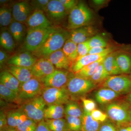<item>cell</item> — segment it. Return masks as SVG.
Returning a JSON list of instances; mask_svg holds the SVG:
<instances>
[{"label":"cell","mask_w":131,"mask_h":131,"mask_svg":"<svg viewBox=\"0 0 131 131\" xmlns=\"http://www.w3.org/2000/svg\"><path fill=\"white\" fill-rule=\"evenodd\" d=\"M70 35L68 31L60 28L52 34L32 54L37 58L48 59L53 52L63 48L65 42L69 39Z\"/></svg>","instance_id":"cell-1"},{"label":"cell","mask_w":131,"mask_h":131,"mask_svg":"<svg viewBox=\"0 0 131 131\" xmlns=\"http://www.w3.org/2000/svg\"><path fill=\"white\" fill-rule=\"evenodd\" d=\"M93 18L91 10L84 3L80 2L70 12L67 28L72 30L91 25Z\"/></svg>","instance_id":"cell-2"},{"label":"cell","mask_w":131,"mask_h":131,"mask_svg":"<svg viewBox=\"0 0 131 131\" xmlns=\"http://www.w3.org/2000/svg\"><path fill=\"white\" fill-rule=\"evenodd\" d=\"M106 114L117 125L131 122V106L126 101H115L105 107Z\"/></svg>","instance_id":"cell-3"},{"label":"cell","mask_w":131,"mask_h":131,"mask_svg":"<svg viewBox=\"0 0 131 131\" xmlns=\"http://www.w3.org/2000/svg\"><path fill=\"white\" fill-rule=\"evenodd\" d=\"M96 85L90 79L77 76L70 74L66 88L71 100L83 98L96 86Z\"/></svg>","instance_id":"cell-4"},{"label":"cell","mask_w":131,"mask_h":131,"mask_svg":"<svg viewBox=\"0 0 131 131\" xmlns=\"http://www.w3.org/2000/svg\"><path fill=\"white\" fill-rule=\"evenodd\" d=\"M59 29L52 26L48 28L29 29L25 39L24 48L27 51L32 52L35 51L52 34Z\"/></svg>","instance_id":"cell-5"},{"label":"cell","mask_w":131,"mask_h":131,"mask_svg":"<svg viewBox=\"0 0 131 131\" xmlns=\"http://www.w3.org/2000/svg\"><path fill=\"white\" fill-rule=\"evenodd\" d=\"M46 105L40 95L24 102L20 109L28 118L33 120L38 124L44 119Z\"/></svg>","instance_id":"cell-6"},{"label":"cell","mask_w":131,"mask_h":131,"mask_svg":"<svg viewBox=\"0 0 131 131\" xmlns=\"http://www.w3.org/2000/svg\"><path fill=\"white\" fill-rule=\"evenodd\" d=\"M102 88H107L121 95L131 91V77L126 74L110 75L101 83Z\"/></svg>","instance_id":"cell-7"},{"label":"cell","mask_w":131,"mask_h":131,"mask_svg":"<svg viewBox=\"0 0 131 131\" xmlns=\"http://www.w3.org/2000/svg\"><path fill=\"white\" fill-rule=\"evenodd\" d=\"M45 88L41 81L34 77L20 84L18 92L19 102H26L40 96Z\"/></svg>","instance_id":"cell-8"},{"label":"cell","mask_w":131,"mask_h":131,"mask_svg":"<svg viewBox=\"0 0 131 131\" xmlns=\"http://www.w3.org/2000/svg\"><path fill=\"white\" fill-rule=\"evenodd\" d=\"M41 96L48 106L63 105L71 100L66 87L62 88L45 87Z\"/></svg>","instance_id":"cell-9"},{"label":"cell","mask_w":131,"mask_h":131,"mask_svg":"<svg viewBox=\"0 0 131 131\" xmlns=\"http://www.w3.org/2000/svg\"><path fill=\"white\" fill-rule=\"evenodd\" d=\"M70 74L68 71L56 70L40 81L45 87L63 88L66 87Z\"/></svg>","instance_id":"cell-10"},{"label":"cell","mask_w":131,"mask_h":131,"mask_svg":"<svg viewBox=\"0 0 131 131\" xmlns=\"http://www.w3.org/2000/svg\"><path fill=\"white\" fill-rule=\"evenodd\" d=\"M33 77L39 80L50 74L56 70L54 66L48 59H39L31 69Z\"/></svg>","instance_id":"cell-11"},{"label":"cell","mask_w":131,"mask_h":131,"mask_svg":"<svg viewBox=\"0 0 131 131\" xmlns=\"http://www.w3.org/2000/svg\"><path fill=\"white\" fill-rule=\"evenodd\" d=\"M97 30L93 26L89 25L71 30L69 39L77 45L86 42L95 35Z\"/></svg>","instance_id":"cell-12"},{"label":"cell","mask_w":131,"mask_h":131,"mask_svg":"<svg viewBox=\"0 0 131 131\" xmlns=\"http://www.w3.org/2000/svg\"><path fill=\"white\" fill-rule=\"evenodd\" d=\"M37 58L29 51L16 54L8 59L7 63L9 65L16 66L31 69L37 61Z\"/></svg>","instance_id":"cell-13"},{"label":"cell","mask_w":131,"mask_h":131,"mask_svg":"<svg viewBox=\"0 0 131 131\" xmlns=\"http://www.w3.org/2000/svg\"><path fill=\"white\" fill-rule=\"evenodd\" d=\"M33 8L28 2L21 1L15 3L12 9L13 18L15 21L24 23L25 22Z\"/></svg>","instance_id":"cell-14"},{"label":"cell","mask_w":131,"mask_h":131,"mask_svg":"<svg viewBox=\"0 0 131 131\" xmlns=\"http://www.w3.org/2000/svg\"><path fill=\"white\" fill-rule=\"evenodd\" d=\"M26 24L29 29L51 27L50 22L45 15L43 12L35 10L29 16Z\"/></svg>","instance_id":"cell-15"},{"label":"cell","mask_w":131,"mask_h":131,"mask_svg":"<svg viewBox=\"0 0 131 131\" xmlns=\"http://www.w3.org/2000/svg\"><path fill=\"white\" fill-rule=\"evenodd\" d=\"M113 50L110 47L106 51L99 54H88L78 59L72 66V71L74 74L77 73L83 68L90 64L98 61L101 59L105 57L112 52Z\"/></svg>","instance_id":"cell-16"},{"label":"cell","mask_w":131,"mask_h":131,"mask_svg":"<svg viewBox=\"0 0 131 131\" xmlns=\"http://www.w3.org/2000/svg\"><path fill=\"white\" fill-rule=\"evenodd\" d=\"M120 95L110 89L101 88L95 92V98L96 101L101 105H107L115 101Z\"/></svg>","instance_id":"cell-17"},{"label":"cell","mask_w":131,"mask_h":131,"mask_svg":"<svg viewBox=\"0 0 131 131\" xmlns=\"http://www.w3.org/2000/svg\"><path fill=\"white\" fill-rule=\"evenodd\" d=\"M67 12L59 0H51L48 3L46 12L52 18L59 20L66 16Z\"/></svg>","instance_id":"cell-18"},{"label":"cell","mask_w":131,"mask_h":131,"mask_svg":"<svg viewBox=\"0 0 131 131\" xmlns=\"http://www.w3.org/2000/svg\"><path fill=\"white\" fill-rule=\"evenodd\" d=\"M48 59L57 69H69L72 63L69 60L61 49L52 53Z\"/></svg>","instance_id":"cell-19"},{"label":"cell","mask_w":131,"mask_h":131,"mask_svg":"<svg viewBox=\"0 0 131 131\" xmlns=\"http://www.w3.org/2000/svg\"><path fill=\"white\" fill-rule=\"evenodd\" d=\"M18 80L20 84L28 81L33 77L30 69L9 65L7 70Z\"/></svg>","instance_id":"cell-20"},{"label":"cell","mask_w":131,"mask_h":131,"mask_svg":"<svg viewBox=\"0 0 131 131\" xmlns=\"http://www.w3.org/2000/svg\"><path fill=\"white\" fill-rule=\"evenodd\" d=\"M116 59L122 74L127 75L131 73V56L130 54L125 52L118 51Z\"/></svg>","instance_id":"cell-21"},{"label":"cell","mask_w":131,"mask_h":131,"mask_svg":"<svg viewBox=\"0 0 131 131\" xmlns=\"http://www.w3.org/2000/svg\"><path fill=\"white\" fill-rule=\"evenodd\" d=\"M1 83L18 94L20 83L8 71L4 70L0 74Z\"/></svg>","instance_id":"cell-22"},{"label":"cell","mask_w":131,"mask_h":131,"mask_svg":"<svg viewBox=\"0 0 131 131\" xmlns=\"http://www.w3.org/2000/svg\"><path fill=\"white\" fill-rule=\"evenodd\" d=\"M117 52L113 51L105 58L103 62L106 70L110 75L122 74L116 59Z\"/></svg>","instance_id":"cell-23"},{"label":"cell","mask_w":131,"mask_h":131,"mask_svg":"<svg viewBox=\"0 0 131 131\" xmlns=\"http://www.w3.org/2000/svg\"><path fill=\"white\" fill-rule=\"evenodd\" d=\"M82 124V131H98L101 124L93 118L91 112L84 109L81 118Z\"/></svg>","instance_id":"cell-24"},{"label":"cell","mask_w":131,"mask_h":131,"mask_svg":"<svg viewBox=\"0 0 131 131\" xmlns=\"http://www.w3.org/2000/svg\"><path fill=\"white\" fill-rule=\"evenodd\" d=\"M8 125L12 128H16L28 118L20 109L9 111L6 115Z\"/></svg>","instance_id":"cell-25"},{"label":"cell","mask_w":131,"mask_h":131,"mask_svg":"<svg viewBox=\"0 0 131 131\" xmlns=\"http://www.w3.org/2000/svg\"><path fill=\"white\" fill-rule=\"evenodd\" d=\"M65 115V107L62 105H53L46 108L44 119L62 118Z\"/></svg>","instance_id":"cell-26"},{"label":"cell","mask_w":131,"mask_h":131,"mask_svg":"<svg viewBox=\"0 0 131 131\" xmlns=\"http://www.w3.org/2000/svg\"><path fill=\"white\" fill-rule=\"evenodd\" d=\"M9 31L16 42L23 40L26 31V27L23 23L14 20L9 25Z\"/></svg>","instance_id":"cell-27"},{"label":"cell","mask_w":131,"mask_h":131,"mask_svg":"<svg viewBox=\"0 0 131 131\" xmlns=\"http://www.w3.org/2000/svg\"><path fill=\"white\" fill-rule=\"evenodd\" d=\"M77 45L69 39L62 49L64 53L71 63L75 62L78 58Z\"/></svg>","instance_id":"cell-28"},{"label":"cell","mask_w":131,"mask_h":131,"mask_svg":"<svg viewBox=\"0 0 131 131\" xmlns=\"http://www.w3.org/2000/svg\"><path fill=\"white\" fill-rule=\"evenodd\" d=\"M105 57L101 59L98 61L85 66L78 72L74 74L77 76L85 79H89L93 74L96 68L101 64L103 63Z\"/></svg>","instance_id":"cell-29"},{"label":"cell","mask_w":131,"mask_h":131,"mask_svg":"<svg viewBox=\"0 0 131 131\" xmlns=\"http://www.w3.org/2000/svg\"><path fill=\"white\" fill-rule=\"evenodd\" d=\"M44 120L47 126L52 131H69L66 119Z\"/></svg>","instance_id":"cell-30"},{"label":"cell","mask_w":131,"mask_h":131,"mask_svg":"<svg viewBox=\"0 0 131 131\" xmlns=\"http://www.w3.org/2000/svg\"><path fill=\"white\" fill-rule=\"evenodd\" d=\"M1 46L7 50L12 51L15 47L14 39L9 31L3 30L0 35Z\"/></svg>","instance_id":"cell-31"},{"label":"cell","mask_w":131,"mask_h":131,"mask_svg":"<svg viewBox=\"0 0 131 131\" xmlns=\"http://www.w3.org/2000/svg\"><path fill=\"white\" fill-rule=\"evenodd\" d=\"M84 109L83 110L80 105L74 101H71L66 104L65 115L81 118Z\"/></svg>","instance_id":"cell-32"},{"label":"cell","mask_w":131,"mask_h":131,"mask_svg":"<svg viewBox=\"0 0 131 131\" xmlns=\"http://www.w3.org/2000/svg\"><path fill=\"white\" fill-rule=\"evenodd\" d=\"M110 76L102 63L96 68L93 74L89 79L96 85L98 83L101 84Z\"/></svg>","instance_id":"cell-33"},{"label":"cell","mask_w":131,"mask_h":131,"mask_svg":"<svg viewBox=\"0 0 131 131\" xmlns=\"http://www.w3.org/2000/svg\"><path fill=\"white\" fill-rule=\"evenodd\" d=\"M0 96L1 98L9 102H19L18 94L0 83Z\"/></svg>","instance_id":"cell-34"},{"label":"cell","mask_w":131,"mask_h":131,"mask_svg":"<svg viewBox=\"0 0 131 131\" xmlns=\"http://www.w3.org/2000/svg\"><path fill=\"white\" fill-rule=\"evenodd\" d=\"M12 9L7 7H2L0 8V24L1 26H9L12 21Z\"/></svg>","instance_id":"cell-35"},{"label":"cell","mask_w":131,"mask_h":131,"mask_svg":"<svg viewBox=\"0 0 131 131\" xmlns=\"http://www.w3.org/2000/svg\"><path fill=\"white\" fill-rule=\"evenodd\" d=\"M69 131H82V124L81 118L65 115Z\"/></svg>","instance_id":"cell-36"},{"label":"cell","mask_w":131,"mask_h":131,"mask_svg":"<svg viewBox=\"0 0 131 131\" xmlns=\"http://www.w3.org/2000/svg\"><path fill=\"white\" fill-rule=\"evenodd\" d=\"M90 48L95 47H108V44L105 39L100 35H96L88 40Z\"/></svg>","instance_id":"cell-37"},{"label":"cell","mask_w":131,"mask_h":131,"mask_svg":"<svg viewBox=\"0 0 131 131\" xmlns=\"http://www.w3.org/2000/svg\"><path fill=\"white\" fill-rule=\"evenodd\" d=\"M37 125L34 121L28 118L16 128L19 131H35Z\"/></svg>","instance_id":"cell-38"},{"label":"cell","mask_w":131,"mask_h":131,"mask_svg":"<svg viewBox=\"0 0 131 131\" xmlns=\"http://www.w3.org/2000/svg\"><path fill=\"white\" fill-rule=\"evenodd\" d=\"M49 0H34L31 1V5L35 10H40L46 12Z\"/></svg>","instance_id":"cell-39"},{"label":"cell","mask_w":131,"mask_h":131,"mask_svg":"<svg viewBox=\"0 0 131 131\" xmlns=\"http://www.w3.org/2000/svg\"><path fill=\"white\" fill-rule=\"evenodd\" d=\"M90 49V48L88 43V40L86 42L78 45L77 50L78 53V58L77 60L81 58L82 57L85 56L89 54Z\"/></svg>","instance_id":"cell-40"},{"label":"cell","mask_w":131,"mask_h":131,"mask_svg":"<svg viewBox=\"0 0 131 131\" xmlns=\"http://www.w3.org/2000/svg\"><path fill=\"white\" fill-rule=\"evenodd\" d=\"M98 131H118L117 125L110 119L101 123Z\"/></svg>","instance_id":"cell-41"},{"label":"cell","mask_w":131,"mask_h":131,"mask_svg":"<svg viewBox=\"0 0 131 131\" xmlns=\"http://www.w3.org/2000/svg\"><path fill=\"white\" fill-rule=\"evenodd\" d=\"M91 114L94 119L101 123L105 122L108 118L106 114L98 109H95L92 111Z\"/></svg>","instance_id":"cell-42"},{"label":"cell","mask_w":131,"mask_h":131,"mask_svg":"<svg viewBox=\"0 0 131 131\" xmlns=\"http://www.w3.org/2000/svg\"><path fill=\"white\" fill-rule=\"evenodd\" d=\"M81 99L83 104L84 109L90 112L95 109L96 104L94 101L83 97Z\"/></svg>","instance_id":"cell-43"},{"label":"cell","mask_w":131,"mask_h":131,"mask_svg":"<svg viewBox=\"0 0 131 131\" xmlns=\"http://www.w3.org/2000/svg\"><path fill=\"white\" fill-rule=\"evenodd\" d=\"M59 1L63 5L66 11L70 12L78 3V1L75 0H59Z\"/></svg>","instance_id":"cell-44"},{"label":"cell","mask_w":131,"mask_h":131,"mask_svg":"<svg viewBox=\"0 0 131 131\" xmlns=\"http://www.w3.org/2000/svg\"><path fill=\"white\" fill-rule=\"evenodd\" d=\"M9 127L8 125L6 115L2 111L0 113V130L1 131L4 130Z\"/></svg>","instance_id":"cell-45"},{"label":"cell","mask_w":131,"mask_h":131,"mask_svg":"<svg viewBox=\"0 0 131 131\" xmlns=\"http://www.w3.org/2000/svg\"><path fill=\"white\" fill-rule=\"evenodd\" d=\"M110 48V47H95L90 48L89 54H99L105 52Z\"/></svg>","instance_id":"cell-46"},{"label":"cell","mask_w":131,"mask_h":131,"mask_svg":"<svg viewBox=\"0 0 131 131\" xmlns=\"http://www.w3.org/2000/svg\"><path fill=\"white\" fill-rule=\"evenodd\" d=\"M35 131H52L49 129L43 119L38 123Z\"/></svg>","instance_id":"cell-47"},{"label":"cell","mask_w":131,"mask_h":131,"mask_svg":"<svg viewBox=\"0 0 131 131\" xmlns=\"http://www.w3.org/2000/svg\"><path fill=\"white\" fill-rule=\"evenodd\" d=\"M8 56L6 52L3 50L0 51V66L2 68L3 66L6 62H7Z\"/></svg>","instance_id":"cell-48"},{"label":"cell","mask_w":131,"mask_h":131,"mask_svg":"<svg viewBox=\"0 0 131 131\" xmlns=\"http://www.w3.org/2000/svg\"><path fill=\"white\" fill-rule=\"evenodd\" d=\"M117 126L118 131H131V122Z\"/></svg>","instance_id":"cell-49"},{"label":"cell","mask_w":131,"mask_h":131,"mask_svg":"<svg viewBox=\"0 0 131 131\" xmlns=\"http://www.w3.org/2000/svg\"><path fill=\"white\" fill-rule=\"evenodd\" d=\"M93 4L97 7H101L106 4L107 1L105 0H94L92 1Z\"/></svg>","instance_id":"cell-50"},{"label":"cell","mask_w":131,"mask_h":131,"mask_svg":"<svg viewBox=\"0 0 131 131\" xmlns=\"http://www.w3.org/2000/svg\"><path fill=\"white\" fill-rule=\"evenodd\" d=\"M126 101L131 106V91L127 94L126 97Z\"/></svg>","instance_id":"cell-51"},{"label":"cell","mask_w":131,"mask_h":131,"mask_svg":"<svg viewBox=\"0 0 131 131\" xmlns=\"http://www.w3.org/2000/svg\"><path fill=\"white\" fill-rule=\"evenodd\" d=\"M2 131H19L16 128H12V127H8L7 129H5L4 130Z\"/></svg>","instance_id":"cell-52"},{"label":"cell","mask_w":131,"mask_h":131,"mask_svg":"<svg viewBox=\"0 0 131 131\" xmlns=\"http://www.w3.org/2000/svg\"><path fill=\"white\" fill-rule=\"evenodd\" d=\"M8 2V1H7V0H1L0 1L1 4H4L6 3L7 2Z\"/></svg>","instance_id":"cell-53"},{"label":"cell","mask_w":131,"mask_h":131,"mask_svg":"<svg viewBox=\"0 0 131 131\" xmlns=\"http://www.w3.org/2000/svg\"><path fill=\"white\" fill-rule=\"evenodd\" d=\"M130 77H131V73H130Z\"/></svg>","instance_id":"cell-54"}]
</instances>
